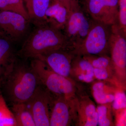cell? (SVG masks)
<instances>
[{"label": "cell", "mask_w": 126, "mask_h": 126, "mask_svg": "<svg viewBox=\"0 0 126 126\" xmlns=\"http://www.w3.org/2000/svg\"><path fill=\"white\" fill-rule=\"evenodd\" d=\"M28 60L18 55L0 78V91L11 105L27 103L42 84Z\"/></svg>", "instance_id": "obj_1"}, {"label": "cell", "mask_w": 126, "mask_h": 126, "mask_svg": "<svg viewBox=\"0 0 126 126\" xmlns=\"http://www.w3.org/2000/svg\"><path fill=\"white\" fill-rule=\"evenodd\" d=\"M59 49L70 50L65 35L62 30L47 23L35 26L17 54L21 58L31 59L46 52Z\"/></svg>", "instance_id": "obj_2"}, {"label": "cell", "mask_w": 126, "mask_h": 126, "mask_svg": "<svg viewBox=\"0 0 126 126\" xmlns=\"http://www.w3.org/2000/svg\"><path fill=\"white\" fill-rule=\"evenodd\" d=\"M30 63L42 85L53 95L75 101L84 93L81 83L53 72L41 60L32 59Z\"/></svg>", "instance_id": "obj_3"}, {"label": "cell", "mask_w": 126, "mask_h": 126, "mask_svg": "<svg viewBox=\"0 0 126 126\" xmlns=\"http://www.w3.org/2000/svg\"><path fill=\"white\" fill-rule=\"evenodd\" d=\"M88 16L79 0H71L67 20L63 31L71 51L82 44L88 33L93 19Z\"/></svg>", "instance_id": "obj_4"}, {"label": "cell", "mask_w": 126, "mask_h": 126, "mask_svg": "<svg viewBox=\"0 0 126 126\" xmlns=\"http://www.w3.org/2000/svg\"><path fill=\"white\" fill-rule=\"evenodd\" d=\"M112 26L93 20L83 43L72 51L75 55H110Z\"/></svg>", "instance_id": "obj_5"}, {"label": "cell", "mask_w": 126, "mask_h": 126, "mask_svg": "<svg viewBox=\"0 0 126 126\" xmlns=\"http://www.w3.org/2000/svg\"><path fill=\"white\" fill-rule=\"evenodd\" d=\"M110 56L116 78L126 92V39L118 24L112 26Z\"/></svg>", "instance_id": "obj_6"}, {"label": "cell", "mask_w": 126, "mask_h": 126, "mask_svg": "<svg viewBox=\"0 0 126 126\" xmlns=\"http://www.w3.org/2000/svg\"><path fill=\"white\" fill-rule=\"evenodd\" d=\"M31 24L30 21L20 14L0 12V34L14 43L24 42L31 31Z\"/></svg>", "instance_id": "obj_7"}, {"label": "cell", "mask_w": 126, "mask_h": 126, "mask_svg": "<svg viewBox=\"0 0 126 126\" xmlns=\"http://www.w3.org/2000/svg\"><path fill=\"white\" fill-rule=\"evenodd\" d=\"M81 6L93 20L111 26L118 24V0H82Z\"/></svg>", "instance_id": "obj_8"}, {"label": "cell", "mask_w": 126, "mask_h": 126, "mask_svg": "<svg viewBox=\"0 0 126 126\" xmlns=\"http://www.w3.org/2000/svg\"><path fill=\"white\" fill-rule=\"evenodd\" d=\"M53 96L50 126H76L77 99L70 101L62 96Z\"/></svg>", "instance_id": "obj_9"}, {"label": "cell", "mask_w": 126, "mask_h": 126, "mask_svg": "<svg viewBox=\"0 0 126 126\" xmlns=\"http://www.w3.org/2000/svg\"><path fill=\"white\" fill-rule=\"evenodd\" d=\"M53 98L52 94L41 84L26 103L31 111L36 126H50L49 108Z\"/></svg>", "instance_id": "obj_10"}, {"label": "cell", "mask_w": 126, "mask_h": 126, "mask_svg": "<svg viewBox=\"0 0 126 126\" xmlns=\"http://www.w3.org/2000/svg\"><path fill=\"white\" fill-rule=\"evenodd\" d=\"M75 55L70 50L59 49L46 52L35 58L41 60L56 73L71 78L72 63Z\"/></svg>", "instance_id": "obj_11"}, {"label": "cell", "mask_w": 126, "mask_h": 126, "mask_svg": "<svg viewBox=\"0 0 126 126\" xmlns=\"http://www.w3.org/2000/svg\"><path fill=\"white\" fill-rule=\"evenodd\" d=\"M77 126H98L97 106L85 93L79 95L77 101Z\"/></svg>", "instance_id": "obj_12"}, {"label": "cell", "mask_w": 126, "mask_h": 126, "mask_svg": "<svg viewBox=\"0 0 126 126\" xmlns=\"http://www.w3.org/2000/svg\"><path fill=\"white\" fill-rule=\"evenodd\" d=\"M94 68L83 56L75 55L72 63L71 78L80 83L90 84L96 79Z\"/></svg>", "instance_id": "obj_13"}, {"label": "cell", "mask_w": 126, "mask_h": 126, "mask_svg": "<svg viewBox=\"0 0 126 126\" xmlns=\"http://www.w3.org/2000/svg\"><path fill=\"white\" fill-rule=\"evenodd\" d=\"M90 84L91 94L98 104L112 103L119 88L108 82L97 79Z\"/></svg>", "instance_id": "obj_14"}, {"label": "cell", "mask_w": 126, "mask_h": 126, "mask_svg": "<svg viewBox=\"0 0 126 126\" xmlns=\"http://www.w3.org/2000/svg\"><path fill=\"white\" fill-rule=\"evenodd\" d=\"M69 9L53 0L46 13V22L51 26L63 31L67 20Z\"/></svg>", "instance_id": "obj_15"}, {"label": "cell", "mask_w": 126, "mask_h": 126, "mask_svg": "<svg viewBox=\"0 0 126 126\" xmlns=\"http://www.w3.org/2000/svg\"><path fill=\"white\" fill-rule=\"evenodd\" d=\"M30 21L35 26L47 23L46 13L51 0H24Z\"/></svg>", "instance_id": "obj_16"}, {"label": "cell", "mask_w": 126, "mask_h": 126, "mask_svg": "<svg viewBox=\"0 0 126 126\" xmlns=\"http://www.w3.org/2000/svg\"><path fill=\"white\" fill-rule=\"evenodd\" d=\"M13 43L0 34V78L18 56L17 53L15 52Z\"/></svg>", "instance_id": "obj_17"}, {"label": "cell", "mask_w": 126, "mask_h": 126, "mask_svg": "<svg viewBox=\"0 0 126 126\" xmlns=\"http://www.w3.org/2000/svg\"><path fill=\"white\" fill-rule=\"evenodd\" d=\"M11 106V110L17 126H36L33 115L26 103L15 104Z\"/></svg>", "instance_id": "obj_18"}, {"label": "cell", "mask_w": 126, "mask_h": 126, "mask_svg": "<svg viewBox=\"0 0 126 126\" xmlns=\"http://www.w3.org/2000/svg\"><path fill=\"white\" fill-rule=\"evenodd\" d=\"M112 103L98 104L97 106L98 126H115V122L113 118V113Z\"/></svg>", "instance_id": "obj_19"}, {"label": "cell", "mask_w": 126, "mask_h": 126, "mask_svg": "<svg viewBox=\"0 0 126 126\" xmlns=\"http://www.w3.org/2000/svg\"><path fill=\"white\" fill-rule=\"evenodd\" d=\"M24 1V0H0V10L20 14L30 20Z\"/></svg>", "instance_id": "obj_20"}, {"label": "cell", "mask_w": 126, "mask_h": 126, "mask_svg": "<svg viewBox=\"0 0 126 126\" xmlns=\"http://www.w3.org/2000/svg\"><path fill=\"white\" fill-rule=\"evenodd\" d=\"M0 126H17L13 112L8 107L6 100L0 91Z\"/></svg>", "instance_id": "obj_21"}, {"label": "cell", "mask_w": 126, "mask_h": 126, "mask_svg": "<svg viewBox=\"0 0 126 126\" xmlns=\"http://www.w3.org/2000/svg\"><path fill=\"white\" fill-rule=\"evenodd\" d=\"M82 56L91 64L94 68L107 69L114 73L112 62L110 55H88Z\"/></svg>", "instance_id": "obj_22"}, {"label": "cell", "mask_w": 126, "mask_h": 126, "mask_svg": "<svg viewBox=\"0 0 126 126\" xmlns=\"http://www.w3.org/2000/svg\"><path fill=\"white\" fill-rule=\"evenodd\" d=\"M94 72L96 79L108 82L118 88H121L115 78L114 72L107 69L94 68Z\"/></svg>", "instance_id": "obj_23"}, {"label": "cell", "mask_w": 126, "mask_h": 126, "mask_svg": "<svg viewBox=\"0 0 126 126\" xmlns=\"http://www.w3.org/2000/svg\"><path fill=\"white\" fill-rule=\"evenodd\" d=\"M126 92L125 90L120 88H118L117 90L114 100L112 103L113 115L115 113L126 108Z\"/></svg>", "instance_id": "obj_24"}, {"label": "cell", "mask_w": 126, "mask_h": 126, "mask_svg": "<svg viewBox=\"0 0 126 126\" xmlns=\"http://www.w3.org/2000/svg\"><path fill=\"white\" fill-rule=\"evenodd\" d=\"M118 25L126 39V0H118Z\"/></svg>", "instance_id": "obj_25"}, {"label": "cell", "mask_w": 126, "mask_h": 126, "mask_svg": "<svg viewBox=\"0 0 126 126\" xmlns=\"http://www.w3.org/2000/svg\"><path fill=\"white\" fill-rule=\"evenodd\" d=\"M113 115L115 126H126V108L115 113Z\"/></svg>", "instance_id": "obj_26"}, {"label": "cell", "mask_w": 126, "mask_h": 126, "mask_svg": "<svg viewBox=\"0 0 126 126\" xmlns=\"http://www.w3.org/2000/svg\"><path fill=\"white\" fill-rule=\"evenodd\" d=\"M53 0L61 3L69 9L71 0Z\"/></svg>", "instance_id": "obj_27"}, {"label": "cell", "mask_w": 126, "mask_h": 126, "mask_svg": "<svg viewBox=\"0 0 126 126\" xmlns=\"http://www.w3.org/2000/svg\"></svg>", "instance_id": "obj_28"}, {"label": "cell", "mask_w": 126, "mask_h": 126, "mask_svg": "<svg viewBox=\"0 0 126 126\" xmlns=\"http://www.w3.org/2000/svg\"></svg>", "instance_id": "obj_29"}]
</instances>
